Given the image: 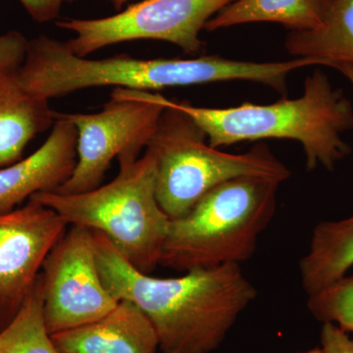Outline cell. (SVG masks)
I'll return each mask as SVG.
<instances>
[{"instance_id": "cell-23", "label": "cell", "mask_w": 353, "mask_h": 353, "mask_svg": "<svg viewBox=\"0 0 353 353\" xmlns=\"http://www.w3.org/2000/svg\"><path fill=\"white\" fill-rule=\"evenodd\" d=\"M301 353H322L321 348L316 347L313 348V350H307V352H304Z\"/></svg>"}, {"instance_id": "cell-3", "label": "cell", "mask_w": 353, "mask_h": 353, "mask_svg": "<svg viewBox=\"0 0 353 353\" xmlns=\"http://www.w3.org/2000/svg\"><path fill=\"white\" fill-rule=\"evenodd\" d=\"M201 127L209 145H234L265 139H289L303 145L307 170L318 166L333 171L350 154L341 134L353 129L352 102L328 76L315 71L305 79L303 94L273 104L245 102L236 108H208L171 101Z\"/></svg>"}, {"instance_id": "cell-4", "label": "cell", "mask_w": 353, "mask_h": 353, "mask_svg": "<svg viewBox=\"0 0 353 353\" xmlns=\"http://www.w3.org/2000/svg\"><path fill=\"white\" fill-rule=\"evenodd\" d=\"M281 183L240 176L221 183L170 220L160 263L178 272L248 261L277 210Z\"/></svg>"}, {"instance_id": "cell-12", "label": "cell", "mask_w": 353, "mask_h": 353, "mask_svg": "<svg viewBox=\"0 0 353 353\" xmlns=\"http://www.w3.org/2000/svg\"><path fill=\"white\" fill-rule=\"evenodd\" d=\"M46 141L19 161L0 168V214L10 212L41 192H55L71 176L77 163L78 134L59 112Z\"/></svg>"}, {"instance_id": "cell-5", "label": "cell", "mask_w": 353, "mask_h": 353, "mask_svg": "<svg viewBox=\"0 0 353 353\" xmlns=\"http://www.w3.org/2000/svg\"><path fill=\"white\" fill-rule=\"evenodd\" d=\"M120 171L108 185L76 194L41 192L30 197L52 209L69 225L99 232L141 273L160 263L168 216L155 192L157 162L146 148L138 158H118Z\"/></svg>"}, {"instance_id": "cell-15", "label": "cell", "mask_w": 353, "mask_h": 353, "mask_svg": "<svg viewBox=\"0 0 353 353\" xmlns=\"http://www.w3.org/2000/svg\"><path fill=\"white\" fill-rule=\"evenodd\" d=\"M285 48L290 55L319 60L323 66L353 64V0H328L321 25L290 32Z\"/></svg>"}, {"instance_id": "cell-2", "label": "cell", "mask_w": 353, "mask_h": 353, "mask_svg": "<svg viewBox=\"0 0 353 353\" xmlns=\"http://www.w3.org/2000/svg\"><path fill=\"white\" fill-rule=\"evenodd\" d=\"M273 71L267 62L240 61L219 55L190 59H139L128 54L88 59L74 54L66 41L41 36L30 39L22 68L25 87L50 99L97 87L134 90L250 81L266 85Z\"/></svg>"}, {"instance_id": "cell-18", "label": "cell", "mask_w": 353, "mask_h": 353, "mask_svg": "<svg viewBox=\"0 0 353 353\" xmlns=\"http://www.w3.org/2000/svg\"><path fill=\"white\" fill-rule=\"evenodd\" d=\"M307 307L318 321L336 325L345 333L353 334V276H345L309 294Z\"/></svg>"}, {"instance_id": "cell-9", "label": "cell", "mask_w": 353, "mask_h": 353, "mask_svg": "<svg viewBox=\"0 0 353 353\" xmlns=\"http://www.w3.org/2000/svg\"><path fill=\"white\" fill-rule=\"evenodd\" d=\"M41 273L44 324L50 336L97 321L119 303L102 282L94 233L87 228H67Z\"/></svg>"}, {"instance_id": "cell-24", "label": "cell", "mask_w": 353, "mask_h": 353, "mask_svg": "<svg viewBox=\"0 0 353 353\" xmlns=\"http://www.w3.org/2000/svg\"><path fill=\"white\" fill-rule=\"evenodd\" d=\"M62 1H63V2H72V1H75V0H62Z\"/></svg>"}, {"instance_id": "cell-7", "label": "cell", "mask_w": 353, "mask_h": 353, "mask_svg": "<svg viewBox=\"0 0 353 353\" xmlns=\"http://www.w3.org/2000/svg\"><path fill=\"white\" fill-rule=\"evenodd\" d=\"M164 106L155 94L115 88L101 112L60 113L78 134L73 174L55 192L76 194L101 187L114 158H138L157 131Z\"/></svg>"}, {"instance_id": "cell-10", "label": "cell", "mask_w": 353, "mask_h": 353, "mask_svg": "<svg viewBox=\"0 0 353 353\" xmlns=\"http://www.w3.org/2000/svg\"><path fill=\"white\" fill-rule=\"evenodd\" d=\"M68 227L55 211L32 199L0 214V331L19 312Z\"/></svg>"}, {"instance_id": "cell-21", "label": "cell", "mask_w": 353, "mask_h": 353, "mask_svg": "<svg viewBox=\"0 0 353 353\" xmlns=\"http://www.w3.org/2000/svg\"><path fill=\"white\" fill-rule=\"evenodd\" d=\"M333 68L339 70L343 76L347 77L348 81L353 85V64L336 63L334 64Z\"/></svg>"}, {"instance_id": "cell-20", "label": "cell", "mask_w": 353, "mask_h": 353, "mask_svg": "<svg viewBox=\"0 0 353 353\" xmlns=\"http://www.w3.org/2000/svg\"><path fill=\"white\" fill-rule=\"evenodd\" d=\"M26 11L36 22L48 23L57 19L62 0H19Z\"/></svg>"}, {"instance_id": "cell-16", "label": "cell", "mask_w": 353, "mask_h": 353, "mask_svg": "<svg viewBox=\"0 0 353 353\" xmlns=\"http://www.w3.org/2000/svg\"><path fill=\"white\" fill-rule=\"evenodd\" d=\"M328 0H234L206 23L214 32L248 23H278L290 32H304L321 25Z\"/></svg>"}, {"instance_id": "cell-6", "label": "cell", "mask_w": 353, "mask_h": 353, "mask_svg": "<svg viewBox=\"0 0 353 353\" xmlns=\"http://www.w3.org/2000/svg\"><path fill=\"white\" fill-rule=\"evenodd\" d=\"M155 99L165 109L146 148L155 157V192L169 219L183 217L209 190L233 179L257 176L282 183L290 178L288 167L266 143L243 154L221 152L209 145L205 132L171 99L158 94Z\"/></svg>"}, {"instance_id": "cell-8", "label": "cell", "mask_w": 353, "mask_h": 353, "mask_svg": "<svg viewBox=\"0 0 353 353\" xmlns=\"http://www.w3.org/2000/svg\"><path fill=\"white\" fill-rule=\"evenodd\" d=\"M234 0H143L122 12L99 19H68L57 23L74 32L66 41L74 54L87 57L113 44L154 39L175 44L190 55L201 53L199 34L206 23Z\"/></svg>"}, {"instance_id": "cell-17", "label": "cell", "mask_w": 353, "mask_h": 353, "mask_svg": "<svg viewBox=\"0 0 353 353\" xmlns=\"http://www.w3.org/2000/svg\"><path fill=\"white\" fill-rule=\"evenodd\" d=\"M0 353H59L44 324L41 273L19 312L0 331Z\"/></svg>"}, {"instance_id": "cell-1", "label": "cell", "mask_w": 353, "mask_h": 353, "mask_svg": "<svg viewBox=\"0 0 353 353\" xmlns=\"http://www.w3.org/2000/svg\"><path fill=\"white\" fill-rule=\"evenodd\" d=\"M99 274L117 301H131L157 332L162 353H211L226 340L257 290L241 265L194 269L176 278L141 273L92 231Z\"/></svg>"}, {"instance_id": "cell-19", "label": "cell", "mask_w": 353, "mask_h": 353, "mask_svg": "<svg viewBox=\"0 0 353 353\" xmlns=\"http://www.w3.org/2000/svg\"><path fill=\"white\" fill-rule=\"evenodd\" d=\"M322 353H353V340L350 334L334 324H323L321 330Z\"/></svg>"}, {"instance_id": "cell-11", "label": "cell", "mask_w": 353, "mask_h": 353, "mask_svg": "<svg viewBox=\"0 0 353 353\" xmlns=\"http://www.w3.org/2000/svg\"><path fill=\"white\" fill-rule=\"evenodd\" d=\"M28 43L15 30L0 34V168L19 161L32 139L54 124L50 101L23 83Z\"/></svg>"}, {"instance_id": "cell-14", "label": "cell", "mask_w": 353, "mask_h": 353, "mask_svg": "<svg viewBox=\"0 0 353 353\" xmlns=\"http://www.w3.org/2000/svg\"><path fill=\"white\" fill-rule=\"evenodd\" d=\"M352 266L353 215L319 223L313 230L308 252L299 263L306 294H314L345 277Z\"/></svg>"}, {"instance_id": "cell-22", "label": "cell", "mask_w": 353, "mask_h": 353, "mask_svg": "<svg viewBox=\"0 0 353 353\" xmlns=\"http://www.w3.org/2000/svg\"><path fill=\"white\" fill-rule=\"evenodd\" d=\"M111 1H112L114 7H115L117 10H120L130 0H111Z\"/></svg>"}, {"instance_id": "cell-13", "label": "cell", "mask_w": 353, "mask_h": 353, "mask_svg": "<svg viewBox=\"0 0 353 353\" xmlns=\"http://www.w3.org/2000/svg\"><path fill=\"white\" fill-rule=\"evenodd\" d=\"M50 336L59 353H157L159 350L152 323L126 299L97 321Z\"/></svg>"}]
</instances>
